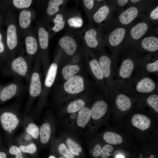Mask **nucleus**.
<instances>
[{
  "label": "nucleus",
  "instance_id": "obj_1",
  "mask_svg": "<svg viewBox=\"0 0 158 158\" xmlns=\"http://www.w3.org/2000/svg\"><path fill=\"white\" fill-rule=\"evenodd\" d=\"M129 26H110L103 28L104 44L109 48L115 70L118 57Z\"/></svg>",
  "mask_w": 158,
  "mask_h": 158
},
{
  "label": "nucleus",
  "instance_id": "obj_2",
  "mask_svg": "<svg viewBox=\"0 0 158 158\" xmlns=\"http://www.w3.org/2000/svg\"><path fill=\"white\" fill-rule=\"evenodd\" d=\"M152 1H143L137 4H130L126 9L120 12L116 18L112 19L110 25L130 26L153 5Z\"/></svg>",
  "mask_w": 158,
  "mask_h": 158
},
{
  "label": "nucleus",
  "instance_id": "obj_3",
  "mask_svg": "<svg viewBox=\"0 0 158 158\" xmlns=\"http://www.w3.org/2000/svg\"><path fill=\"white\" fill-rule=\"evenodd\" d=\"M152 23L146 17L129 28L122 44L125 48L130 49L144 37L149 35L152 29Z\"/></svg>",
  "mask_w": 158,
  "mask_h": 158
},
{
  "label": "nucleus",
  "instance_id": "obj_4",
  "mask_svg": "<svg viewBox=\"0 0 158 158\" xmlns=\"http://www.w3.org/2000/svg\"><path fill=\"white\" fill-rule=\"evenodd\" d=\"M79 32L84 45L88 49L98 51L105 46V32L103 28L90 25Z\"/></svg>",
  "mask_w": 158,
  "mask_h": 158
},
{
  "label": "nucleus",
  "instance_id": "obj_5",
  "mask_svg": "<svg viewBox=\"0 0 158 158\" xmlns=\"http://www.w3.org/2000/svg\"><path fill=\"white\" fill-rule=\"evenodd\" d=\"M142 59L131 52L123 59L118 71L117 78L114 81L116 90L117 88L123 87L124 81L130 78L134 70L140 65Z\"/></svg>",
  "mask_w": 158,
  "mask_h": 158
},
{
  "label": "nucleus",
  "instance_id": "obj_6",
  "mask_svg": "<svg viewBox=\"0 0 158 158\" xmlns=\"http://www.w3.org/2000/svg\"><path fill=\"white\" fill-rule=\"evenodd\" d=\"M116 8L111 1H103L88 18L89 25L104 28L110 23Z\"/></svg>",
  "mask_w": 158,
  "mask_h": 158
},
{
  "label": "nucleus",
  "instance_id": "obj_7",
  "mask_svg": "<svg viewBox=\"0 0 158 158\" xmlns=\"http://www.w3.org/2000/svg\"><path fill=\"white\" fill-rule=\"evenodd\" d=\"M96 57L105 79L110 96H114L116 91L113 79L115 69L111 56L104 50L98 51Z\"/></svg>",
  "mask_w": 158,
  "mask_h": 158
},
{
  "label": "nucleus",
  "instance_id": "obj_8",
  "mask_svg": "<svg viewBox=\"0 0 158 158\" xmlns=\"http://www.w3.org/2000/svg\"><path fill=\"white\" fill-rule=\"evenodd\" d=\"M82 40L79 32L68 30L65 35L59 40L58 42L60 49L66 59L75 54L81 47L80 46V40Z\"/></svg>",
  "mask_w": 158,
  "mask_h": 158
},
{
  "label": "nucleus",
  "instance_id": "obj_9",
  "mask_svg": "<svg viewBox=\"0 0 158 158\" xmlns=\"http://www.w3.org/2000/svg\"><path fill=\"white\" fill-rule=\"evenodd\" d=\"M39 60L36 62L33 69L31 71L29 86V95L27 107L29 108L34 100L40 96L42 85Z\"/></svg>",
  "mask_w": 158,
  "mask_h": 158
},
{
  "label": "nucleus",
  "instance_id": "obj_10",
  "mask_svg": "<svg viewBox=\"0 0 158 158\" xmlns=\"http://www.w3.org/2000/svg\"><path fill=\"white\" fill-rule=\"evenodd\" d=\"M11 74L15 78H24L29 82L31 71L28 61L22 56L13 59L10 66Z\"/></svg>",
  "mask_w": 158,
  "mask_h": 158
},
{
  "label": "nucleus",
  "instance_id": "obj_11",
  "mask_svg": "<svg viewBox=\"0 0 158 158\" xmlns=\"http://www.w3.org/2000/svg\"><path fill=\"white\" fill-rule=\"evenodd\" d=\"M130 49L132 52H145L152 54L156 53L158 50V38L152 35L145 36Z\"/></svg>",
  "mask_w": 158,
  "mask_h": 158
},
{
  "label": "nucleus",
  "instance_id": "obj_12",
  "mask_svg": "<svg viewBox=\"0 0 158 158\" xmlns=\"http://www.w3.org/2000/svg\"><path fill=\"white\" fill-rule=\"evenodd\" d=\"M61 54V51L59 49L58 57H57L55 60L51 64L47 71L44 85L42 86V91L40 95L41 98H46L49 90L54 83L57 72L58 60Z\"/></svg>",
  "mask_w": 158,
  "mask_h": 158
},
{
  "label": "nucleus",
  "instance_id": "obj_13",
  "mask_svg": "<svg viewBox=\"0 0 158 158\" xmlns=\"http://www.w3.org/2000/svg\"><path fill=\"white\" fill-rule=\"evenodd\" d=\"M60 138L75 156L78 158H81L84 156V151L80 143L72 133L67 132H63Z\"/></svg>",
  "mask_w": 158,
  "mask_h": 158
},
{
  "label": "nucleus",
  "instance_id": "obj_14",
  "mask_svg": "<svg viewBox=\"0 0 158 158\" xmlns=\"http://www.w3.org/2000/svg\"><path fill=\"white\" fill-rule=\"evenodd\" d=\"M23 86L20 79H15L3 88L0 94V100L5 102L18 95L22 91Z\"/></svg>",
  "mask_w": 158,
  "mask_h": 158
},
{
  "label": "nucleus",
  "instance_id": "obj_15",
  "mask_svg": "<svg viewBox=\"0 0 158 158\" xmlns=\"http://www.w3.org/2000/svg\"><path fill=\"white\" fill-rule=\"evenodd\" d=\"M38 35L40 46L42 50V58L44 70L47 69L49 63L48 53L49 35L48 32L44 27L39 28Z\"/></svg>",
  "mask_w": 158,
  "mask_h": 158
},
{
  "label": "nucleus",
  "instance_id": "obj_16",
  "mask_svg": "<svg viewBox=\"0 0 158 158\" xmlns=\"http://www.w3.org/2000/svg\"><path fill=\"white\" fill-rule=\"evenodd\" d=\"M134 82L135 92L140 93H153L157 90V86L154 81L145 75Z\"/></svg>",
  "mask_w": 158,
  "mask_h": 158
},
{
  "label": "nucleus",
  "instance_id": "obj_17",
  "mask_svg": "<svg viewBox=\"0 0 158 158\" xmlns=\"http://www.w3.org/2000/svg\"><path fill=\"white\" fill-rule=\"evenodd\" d=\"M84 81L83 77L75 75L64 82L63 88L67 93L75 95L82 92L84 89Z\"/></svg>",
  "mask_w": 158,
  "mask_h": 158
},
{
  "label": "nucleus",
  "instance_id": "obj_18",
  "mask_svg": "<svg viewBox=\"0 0 158 158\" xmlns=\"http://www.w3.org/2000/svg\"><path fill=\"white\" fill-rule=\"evenodd\" d=\"M0 120L3 129L10 133L17 127L20 122L17 112L13 109L3 113L1 115Z\"/></svg>",
  "mask_w": 158,
  "mask_h": 158
},
{
  "label": "nucleus",
  "instance_id": "obj_19",
  "mask_svg": "<svg viewBox=\"0 0 158 158\" xmlns=\"http://www.w3.org/2000/svg\"><path fill=\"white\" fill-rule=\"evenodd\" d=\"M66 25L69 28L68 30H74L81 28L83 21L81 14L76 9H66L65 11Z\"/></svg>",
  "mask_w": 158,
  "mask_h": 158
},
{
  "label": "nucleus",
  "instance_id": "obj_20",
  "mask_svg": "<svg viewBox=\"0 0 158 158\" xmlns=\"http://www.w3.org/2000/svg\"><path fill=\"white\" fill-rule=\"evenodd\" d=\"M54 123L50 120H47L40 128L39 138L42 144L46 145L51 140L54 132Z\"/></svg>",
  "mask_w": 158,
  "mask_h": 158
},
{
  "label": "nucleus",
  "instance_id": "obj_21",
  "mask_svg": "<svg viewBox=\"0 0 158 158\" xmlns=\"http://www.w3.org/2000/svg\"><path fill=\"white\" fill-rule=\"evenodd\" d=\"M108 109V105L103 100H98L92 105L91 110V118L94 120H97L105 114Z\"/></svg>",
  "mask_w": 158,
  "mask_h": 158
},
{
  "label": "nucleus",
  "instance_id": "obj_22",
  "mask_svg": "<svg viewBox=\"0 0 158 158\" xmlns=\"http://www.w3.org/2000/svg\"><path fill=\"white\" fill-rule=\"evenodd\" d=\"M91 109L85 107L78 112L75 124L80 129L84 128L90 121L91 118Z\"/></svg>",
  "mask_w": 158,
  "mask_h": 158
},
{
  "label": "nucleus",
  "instance_id": "obj_23",
  "mask_svg": "<svg viewBox=\"0 0 158 158\" xmlns=\"http://www.w3.org/2000/svg\"><path fill=\"white\" fill-rule=\"evenodd\" d=\"M53 145L54 151L57 155L66 158H78L70 151L60 138L55 140Z\"/></svg>",
  "mask_w": 158,
  "mask_h": 158
},
{
  "label": "nucleus",
  "instance_id": "obj_24",
  "mask_svg": "<svg viewBox=\"0 0 158 158\" xmlns=\"http://www.w3.org/2000/svg\"><path fill=\"white\" fill-rule=\"evenodd\" d=\"M114 95L116 96L115 103L117 107L121 111H125L131 107L132 101L130 98L123 93L115 92Z\"/></svg>",
  "mask_w": 158,
  "mask_h": 158
},
{
  "label": "nucleus",
  "instance_id": "obj_25",
  "mask_svg": "<svg viewBox=\"0 0 158 158\" xmlns=\"http://www.w3.org/2000/svg\"><path fill=\"white\" fill-rule=\"evenodd\" d=\"M131 122L133 126L142 130L148 128L151 123L149 118L140 114H134L132 118Z\"/></svg>",
  "mask_w": 158,
  "mask_h": 158
},
{
  "label": "nucleus",
  "instance_id": "obj_26",
  "mask_svg": "<svg viewBox=\"0 0 158 158\" xmlns=\"http://www.w3.org/2000/svg\"><path fill=\"white\" fill-rule=\"evenodd\" d=\"M65 6L56 14L53 19L54 25L52 30L55 32H58L63 30L66 25L65 18Z\"/></svg>",
  "mask_w": 158,
  "mask_h": 158
},
{
  "label": "nucleus",
  "instance_id": "obj_27",
  "mask_svg": "<svg viewBox=\"0 0 158 158\" xmlns=\"http://www.w3.org/2000/svg\"><path fill=\"white\" fill-rule=\"evenodd\" d=\"M7 44L10 50L14 49L17 44L16 28L13 24L8 26L7 31Z\"/></svg>",
  "mask_w": 158,
  "mask_h": 158
},
{
  "label": "nucleus",
  "instance_id": "obj_28",
  "mask_svg": "<svg viewBox=\"0 0 158 158\" xmlns=\"http://www.w3.org/2000/svg\"><path fill=\"white\" fill-rule=\"evenodd\" d=\"M68 1L64 0H50L49 1L46 9V12L49 16H53L59 13L64 6L60 8L61 6L65 5Z\"/></svg>",
  "mask_w": 158,
  "mask_h": 158
},
{
  "label": "nucleus",
  "instance_id": "obj_29",
  "mask_svg": "<svg viewBox=\"0 0 158 158\" xmlns=\"http://www.w3.org/2000/svg\"><path fill=\"white\" fill-rule=\"evenodd\" d=\"M80 69V64H65L62 69L61 74L63 79L66 80L75 75Z\"/></svg>",
  "mask_w": 158,
  "mask_h": 158
},
{
  "label": "nucleus",
  "instance_id": "obj_30",
  "mask_svg": "<svg viewBox=\"0 0 158 158\" xmlns=\"http://www.w3.org/2000/svg\"><path fill=\"white\" fill-rule=\"evenodd\" d=\"M92 58L89 62V65L91 71L94 77L98 81L102 82L104 76L96 57L92 55Z\"/></svg>",
  "mask_w": 158,
  "mask_h": 158
},
{
  "label": "nucleus",
  "instance_id": "obj_31",
  "mask_svg": "<svg viewBox=\"0 0 158 158\" xmlns=\"http://www.w3.org/2000/svg\"><path fill=\"white\" fill-rule=\"evenodd\" d=\"M103 0H83L81 4L88 19Z\"/></svg>",
  "mask_w": 158,
  "mask_h": 158
},
{
  "label": "nucleus",
  "instance_id": "obj_32",
  "mask_svg": "<svg viewBox=\"0 0 158 158\" xmlns=\"http://www.w3.org/2000/svg\"><path fill=\"white\" fill-rule=\"evenodd\" d=\"M25 43L27 54L31 56L34 55L38 49V45L35 38L31 36L27 37L25 39Z\"/></svg>",
  "mask_w": 158,
  "mask_h": 158
},
{
  "label": "nucleus",
  "instance_id": "obj_33",
  "mask_svg": "<svg viewBox=\"0 0 158 158\" xmlns=\"http://www.w3.org/2000/svg\"><path fill=\"white\" fill-rule=\"evenodd\" d=\"M103 138L106 142L110 144H119L123 142V139L121 135L111 132L107 131L104 133Z\"/></svg>",
  "mask_w": 158,
  "mask_h": 158
},
{
  "label": "nucleus",
  "instance_id": "obj_34",
  "mask_svg": "<svg viewBox=\"0 0 158 158\" xmlns=\"http://www.w3.org/2000/svg\"><path fill=\"white\" fill-rule=\"evenodd\" d=\"M85 101L82 99H79L71 102L66 108L67 112L70 114L78 112L85 107Z\"/></svg>",
  "mask_w": 158,
  "mask_h": 158
},
{
  "label": "nucleus",
  "instance_id": "obj_35",
  "mask_svg": "<svg viewBox=\"0 0 158 158\" xmlns=\"http://www.w3.org/2000/svg\"><path fill=\"white\" fill-rule=\"evenodd\" d=\"M31 12L28 10H23L20 13L19 18L20 26L23 28L28 27L31 23Z\"/></svg>",
  "mask_w": 158,
  "mask_h": 158
},
{
  "label": "nucleus",
  "instance_id": "obj_36",
  "mask_svg": "<svg viewBox=\"0 0 158 158\" xmlns=\"http://www.w3.org/2000/svg\"><path fill=\"white\" fill-rule=\"evenodd\" d=\"M142 67V71L145 73H157L158 72V59L152 62L145 63L142 58L140 64Z\"/></svg>",
  "mask_w": 158,
  "mask_h": 158
},
{
  "label": "nucleus",
  "instance_id": "obj_37",
  "mask_svg": "<svg viewBox=\"0 0 158 158\" xmlns=\"http://www.w3.org/2000/svg\"><path fill=\"white\" fill-rule=\"evenodd\" d=\"M146 18L152 23L157 24L158 21V6L153 5L147 11Z\"/></svg>",
  "mask_w": 158,
  "mask_h": 158
},
{
  "label": "nucleus",
  "instance_id": "obj_38",
  "mask_svg": "<svg viewBox=\"0 0 158 158\" xmlns=\"http://www.w3.org/2000/svg\"><path fill=\"white\" fill-rule=\"evenodd\" d=\"M27 133L35 139L39 137L40 128L33 123H29L26 129Z\"/></svg>",
  "mask_w": 158,
  "mask_h": 158
},
{
  "label": "nucleus",
  "instance_id": "obj_39",
  "mask_svg": "<svg viewBox=\"0 0 158 158\" xmlns=\"http://www.w3.org/2000/svg\"><path fill=\"white\" fill-rule=\"evenodd\" d=\"M148 96L146 100L147 104L158 113V95L153 93Z\"/></svg>",
  "mask_w": 158,
  "mask_h": 158
},
{
  "label": "nucleus",
  "instance_id": "obj_40",
  "mask_svg": "<svg viewBox=\"0 0 158 158\" xmlns=\"http://www.w3.org/2000/svg\"><path fill=\"white\" fill-rule=\"evenodd\" d=\"M19 147L22 152L30 154L35 153L37 150L36 145L33 143L27 145H20Z\"/></svg>",
  "mask_w": 158,
  "mask_h": 158
},
{
  "label": "nucleus",
  "instance_id": "obj_41",
  "mask_svg": "<svg viewBox=\"0 0 158 158\" xmlns=\"http://www.w3.org/2000/svg\"><path fill=\"white\" fill-rule=\"evenodd\" d=\"M31 0H13V3L15 7L19 8H23L29 7L32 3Z\"/></svg>",
  "mask_w": 158,
  "mask_h": 158
},
{
  "label": "nucleus",
  "instance_id": "obj_42",
  "mask_svg": "<svg viewBox=\"0 0 158 158\" xmlns=\"http://www.w3.org/2000/svg\"><path fill=\"white\" fill-rule=\"evenodd\" d=\"M9 152L11 154L15 156V158H24L22 152L19 147L16 146H11L9 149Z\"/></svg>",
  "mask_w": 158,
  "mask_h": 158
},
{
  "label": "nucleus",
  "instance_id": "obj_43",
  "mask_svg": "<svg viewBox=\"0 0 158 158\" xmlns=\"http://www.w3.org/2000/svg\"><path fill=\"white\" fill-rule=\"evenodd\" d=\"M112 146L109 144L104 145L102 148L101 156L102 158H107L110 155L109 152L113 150Z\"/></svg>",
  "mask_w": 158,
  "mask_h": 158
},
{
  "label": "nucleus",
  "instance_id": "obj_44",
  "mask_svg": "<svg viewBox=\"0 0 158 158\" xmlns=\"http://www.w3.org/2000/svg\"><path fill=\"white\" fill-rule=\"evenodd\" d=\"M102 147L99 144H96L94 147L93 149L90 151L93 157L98 158L101 155Z\"/></svg>",
  "mask_w": 158,
  "mask_h": 158
},
{
  "label": "nucleus",
  "instance_id": "obj_45",
  "mask_svg": "<svg viewBox=\"0 0 158 158\" xmlns=\"http://www.w3.org/2000/svg\"><path fill=\"white\" fill-rule=\"evenodd\" d=\"M115 6L116 10H119V8H123L129 2L128 0H117L111 1Z\"/></svg>",
  "mask_w": 158,
  "mask_h": 158
},
{
  "label": "nucleus",
  "instance_id": "obj_46",
  "mask_svg": "<svg viewBox=\"0 0 158 158\" xmlns=\"http://www.w3.org/2000/svg\"><path fill=\"white\" fill-rule=\"evenodd\" d=\"M2 36L0 33V53L3 52L4 50V47L1 40Z\"/></svg>",
  "mask_w": 158,
  "mask_h": 158
},
{
  "label": "nucleus",
  "instance_id": "obj_47",
  "mask_svg": "<svg viewBox=\"0 0 158 158\" xmlns=\"http://www.w3.org/2000/svg\"><path fill=\"white\" fill-rule=\"evenodd\" d=\"M6 155L4 152H0V158H6Z\"/></svg>",
  "mask_w": 158,
  "mask_h": 158
},
{
  "label": "nucleus",
  "instance_id": "obj_48",
  "mask_svg": "<svg viewBox=\"0 0 158 158\" xmlns=\"http://www.w3.org/2000/svg\"><path fill=\"white\" fill-rule=\"evenodd\" d=\"M48 158H57L56 154H55V153L51 154L49 156Z\"/></svg>",
  "mask_w": 158,
  "mask_h": 158
},
{
  "label": "nucleus",
  "instance_id": "obj_49",
  "mask_svg": "<svg viewBox=\"0 0 158 158\" xmlns=\"http://www.w3.org/2000/svg\"><path fill=\"white\" fill-rule=\"evenodd\" d=\"M116 158H125L121 154H118L117 155Z\"/></svg>",
  "mask_w": 158,
  "mask_h": 158
},
{
  "label": "nucleus",
  "instance_id": "obj_50",
  "mask_svg": "<svg viewBox=\"0 0 158 158\" xmlns=\"http://www.w3.org/2000/svg\"><path fill=\"white\" fill-rule=\"evenodd\" d=\"M57 157V158H66L61 156L56 155Z\"/></svg>",
  "mask_w": 158,
  "mask_h": 158
},
{
  "label": "nucleus",
  "instance_id": "obj_51",
  "mask_svg": "<svg viewBox=\"0 0 158 158\" xmlns=\"http://www.w3.org/2000/svg\"><path fill=\"white\" fill-rule=\"evenodd\" d=\"M149 158H155V156L153 155H151Z\"/></svg>",
  "mask_w": 158,
  "mask_h": 158
}]
</instances>
